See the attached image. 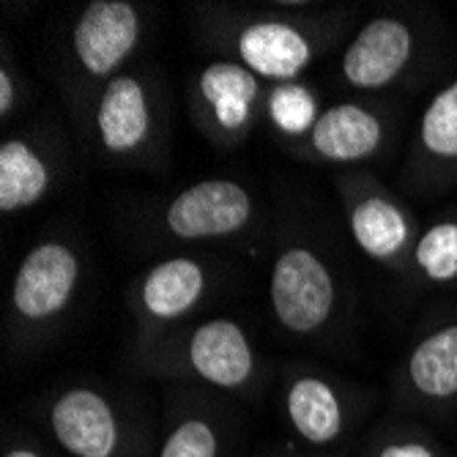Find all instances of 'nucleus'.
<instances>
[{
  "label": "nucleus",
  "instance_id": "1",
  "mask_svg": "<svg viewBox=\"0 0 457 457\" xmlns=\"http://www.w3.org/2000/svg\"><path fill=\"white\" fill-rule=\"evenodd\" d=\"M192 28L214 58H228L269 86L302 79L356 22L345 6L318 4H195Z\"/></svg>",
  "mask_w": 457,
  "mask_h": 457
},
{
  "label": "nucleus",
  "instance_id": "2",
  "mask_svg": "<svg viewBox=\"0 0 457 457\" xmlns=\"http://www.w3.org/2000/svg\"><path fill=\"white\" fill-rule=\"evenodd\" d=\"M71 129L82 154L102 168L162 173L173 135L168 82L154 63L137 61L96 91Z\"/></svg>",
  "mask_w": 457,
  "mask_h": 457
},
{
  "label": "nucleus",
  "instance_id": "3",
  "mask_svg": "<svg viewBox=\"0 0 457 457\" xmlns=\"http://www.w3.org/2000/svg\"><path fill=\"white\" fill-rule=\"evenodd\" d=\"M129 367L154 381L203 386L233 397L255 395L269 376L253 335L225 315L197 318L140 351H129Z\"/></svg>",
  "mask_w": 457,
  "mask_h": 457
},
{
  "label": "nucleus",
  "instance_id": "4",
  "mask_svg": "<svg viewBox=\"0 0 457 457\" xmlns=\"http://www.w3.org/2000/svg\"><path fill=\"white\" fill-rule=\"evenodd\" d=\"M269 310L294 340H326L351 312V285L307 225H282L269 263Z\"/></svg>",
  "mask_w": 457,
  "mask_h": 457
},
{
  "label": "nucleus",
  "instance_id": "5",
  "mask_svg": "<svg viewBox=\"0 0 457 457\" xmlns=\"http://www.w3.org/2000/svg\"><path fill=\"white\" fill-rule=\"evenodd\" d=\"M151 6L137 0H91L71 17L55 69L71 127L102 86L137 63L151 33Z\"/></svg>",
  "mask_w": 457,
  "mask_h": 457
},
{
  "label": "nucleus",
  "instance_id": "6",
  "mask_svg": "<svg viewBox=\"0 0 457 457\" xmlns=\"http://www.w3.org/2000/svg\"><path fill=\"white\" fill-rule=\"evenodd\" d=\"M86 285V249L69 233H47L30 244L14 269L4 335L14 356L55 340L79 304Z\"/></svg>",
  "mask_w": 457,
  "mask_h": 457
},
{
  "label": "nucleus",
  "instance_id": "7",
  "mask_svg": "<svg viewBox=\"0 0 457 457\" xmlns=\"http://www.w3.org/2000/svg\"><path fill=\"white\" fill-rule=\"evenodd\" d=\"M433 25L422 12L389 9L372 14L345 41L337 77L361 96L417 88L433 63Z\"/></svg>",
  "mask_w": 457,
  "mask_h": 457
},
{
  "label": "nucleus",
  "instance_id": "8",
  "mask_svg": "<svg viewBox=\"0 0 457 457\" xmlns=\"http://www.w3.org/2000/svg\"><path fill=\"white\" fill-rule=\"evenodd\" d=\"M263 205L238 179H200L170 197L148 203L137 228L164 246L236 244L258 230Z\"/></svg>",
  "mask_w": 457,
  "mask_h": 457
},
{
  "label": "nucleus",
  "instance_id": "9",
  "mask_svg": "<svg viewBox=\"0 0 457 457\" xmlns=\"http://www.w3.org/2000/svg\"><path fill=\"white\" fill-rule=\"evenodd\" d=\"M41 428L69 457H145V428L96 384H69L41 403Z\"/></svg>",
  "mask_w": 457,
  "mask_h": 457
},
{
  "label": "nucleus",
  "instance_id": "10",
  "mask_svg": "<svg viewBox=\"0 0 457 457\" xmlns=\"http://www.w3.org/2000/svg\"><path fill=\"white\" fill-rule=\"evenodd\" d=\"M403 132L397 104L376 96L345 99L323 107L312 127L282 148L307 164H328L340 170H367L384 162Z\"/></svg>",
  "mask_w": 457,
  "mask_h": 457
},
{
  "label": "nucleus",
  "instance_id": "11",
  "mask_svg": "<svg viewBox=\"0 0 457 457\" xmlns=\"http://www.w3.org/2000/svg\"><path fill=\"white\" fill-rule=\"evenodd\" d=\"M335 189L359 253L408 285L422 222L411 203L370 170H340Z\"/></svg>",
  "mask_w": 457,
  "mask_h": 457
},
{
  "label": "nucleus",
  "instance_id": "12",
  "mask_svg": "<svg viewBox=\"0 0 457 457\" xmlns=\"http://www.w3.org/2000/svg\"><path fill=\"white\" fill-rule=\"evenodd\" d=\"M392 411L417 420L457 417V302L428 312L392 372Z\"/></svg>",
  "mask_w": 457,
  "mask_h": 457
},
{
  "label": "nucleus",
  "instance_id": "13",
  "mask_svg": "<svg viewBox=\"0 0 457 457\" xmlns=\"http://www.w3.org/2000/svg\"><path fill=\"white\" fill-rule=\"evenodd\" d=\"M269 82L228 58H212L184 79L195 129L220 151H236L266 123Z\"/></svg>",
  "mask_w": 457,
  "mask_h": 457
},
{
  "label": "nucleus",
  "instance_id": "14",
  "mask_svg": "<svg viewBox=\"0 0 457 457\" xmlns=\"http://www.w3.org/2000/svg\"><path fill=\"white\" fill-rule=\"evenodd\" d=\"M214 287L217 266L209 258L181 253L145 266L127 287V310L135 328L129 351H140L197 320Z\"/></svg>",
  "mask_w": 457,
  "mask_h": 457
},
{
  "label": "nucleus",
  "instance_id": "15",
  "mask_svg": "<svg viewBox=\"0 0 457 457\" xmlns=\"http://www.w3.org/2000/svg\"><path fill=\"white\" fill-rule=\"evenodd\" d=\"M71 173L63 120L47 110L0 145V214L20 217L53 197Z\"/></svg>",
  "mask_w": 457,
  "mask_h": 457
},
{
  "label": "nucleus",
  "instance_id": "16",
  "mask_svg": "<svg viewBox=\"0 0 457 457\" xmlns=\"http://www.w3.org/2000/svg\"><path fill=\"white\" fill-rule=\"evenodd\" d=\"M359 395L337 376L304 361H287L279 376V413L299 444L326 452L337 449L361 413Z\"/></svg>",
  "mask_w": 457,
  "mask_h": 457
},
{
  "label": "nucleus",
  "instance_id": "17",
  "mask_svg": "<svg viewBox=\"0 0 457 457\" xmlns=\"http://www.w3.org/2000/svg\"><path fill=\"white\" fill-rule=\"evenodd\" d=\"M397 187L417 200L457 192V77L422 107L400 162Z\"/></svg>",
  "mask_w": 457,
  "mask_h": 457
},
{
  "label": "nucleus",
  "instance_id": "18",
  "mask_svg": "<svg viewBox=\"0 0 457 457\" xmlns=\"http://www.w3.org/2000/svg\"><path fill=\"white\" fill-rule=\"evenodd\" d=\"M168 430L156 457H225L228 422L209 389L176 384Z\"/></svg>",
  "mask_w": 457,
  "mask_h": 457
},
{
  "label": "nucleus",
  "instance_id": "19",
  "mask_svg": "<svg viewBox=\"0 0 457 457\" xmlns=\"http://www.w3.org/2000/svg\"><path fill=\"white\" fill-rule=\"evenodd\" d=\"M408 285L413 290L457 287V203L444 205L422 225Z\"/></svg>",
  "mask_w": 457,
  "mask_h": 457
},
{
  "label": "nucleus",
  "instance_id": "20",
  "mask_svg": "<svg viewBox=\"0 0 457 457\" xmlns=\"http://www.w3.org/2000/svg\"><path fill=\"white\" fill-rule=\"evenodd\" d=\"M356 457H452V452L422 420L392 411L361 438Z\"/></svg>",
  "mask_w": 457,
  "mask_h": 457
},
{
  "label": "nucleus",
  "instance_id": "21",
  "mask_svg": "<svg viewBox=\"0 0 457 457\" xmlns=\"http://www.w3.org/2000/svg\"><path fill=\"white\" fill-rule=\"evenodd\" d=\"M320 112L323 107H318V91L302 79L277 82L269 88L266 127L279 145L302 137Z\"/></svg>",
  "mask_w": 457,
  "mask_h": 457
},
{
  "label": "nucleus",
  "instance_id": "22",
  "mask_svg": "<svg viewBox=\"0 0 457 457\" xmlns=\"http://www.w3.org/2000/svg\"><path fill=\"white\" fill-rule=\"evenodd\" d=\"M33 82L22 71L9 38L0 41V120L9 123L33 102Z\"/></svg>",
  "mask_w": 457,
  "mask_h": 457
},
{
  "label": "nucleus",
  "instance_id": "23",
  "mask_svg": "<svg viewBox=\"0 0 457 457\" xmlns=\"http://www.w3.org/2000/svg\"><path fill=\"white\" fill-rule=\"evenodd\" d=\"M4 457H53V454L45 446H38L28 438H17L4 446Z\"/></svg>",
  "mask_w": 457,
  "mask_h": 457
}]
</instances>
